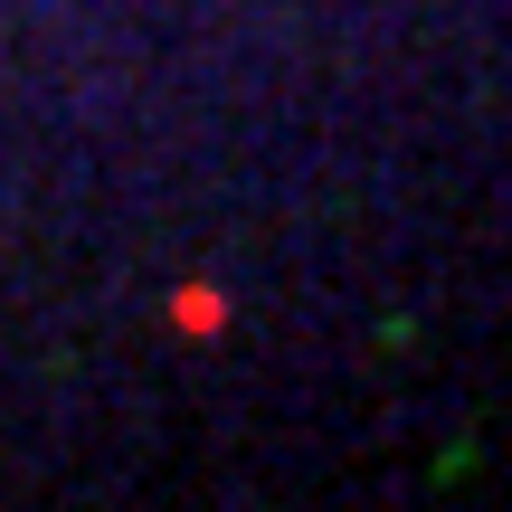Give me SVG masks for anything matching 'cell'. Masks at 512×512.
I'll return each instance as SVG.
<instances>
[{"label":"cell","instance_id":"cell-1","mask_svg":"<svg viewBox=\"0 0 512 512\" xmlns=\"http://www.w3.org/2000/svg\"><path fill=\"white\" fill-rule=\"evenodd\" d=\"M171 323H181L190 342H209V332L228 323V294L219 285H181V294H171Z\"/></svg>","mask_w":512,"mask_h":512}]
</instances>
